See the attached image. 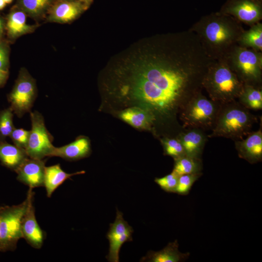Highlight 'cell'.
Listing matches in <instances>:
<instances>
[{
	"mask_svg": "<svg viewBox=\"0 0 262 262\" xmlns=\"http://www.w3.org/2000/svg\"><path fill=\"white\" fill-rule=\"evenodd\" d=\"M239 156L251 164L260 162L262 158V128L251 132L246 139L235 141Z\"/></svg>",
	"mask_w": 262,
	"mask_h": 262,
	"instance_id": "5bb4252c",
	"label": "cell"
},
{
	"mask_svg": "<svg viewBox=\"0 0 262 262\" xmlns=\"http://www.w3.org/2000/svg\"><path fill=\"white\" fill-rule=\"evenodd\" d=\"M30 113L32 128L25 150L32 158L51 157L55 147L52 144L53 137L47 129L42 115L36 111Z\"/></svg>",
	"mask_w": 262,
	"mask_h": 262,
	"instance_id": "ba28073f",
	"label": "cell"
},
{
	"mask_svg": "<svg viewBox=\"0 0 262 262\" xmlns=\"http://www.w3.org/2000/svg\"><path fill=\"white\" fill-rule=\"evenodd\" d=\"M1 19V17H0V20Z\"/></svg>",
	"mask_w": 262,
	"mask_h": 262,
	"instance_id": "f35d334b",
	"label": "cell"
},
{
	"mask_svg": "<svg viewBox=\"0 0 262 262\" xmlns=\"http://www.w3.org/2000/svg\"><path fill=\"white\" fill-rule=\"evenodd\" d=\"M174 165L173 171L178 175L201 173L202 169V161L184 155L174 160Z\"/></svg>",
	"mask_w": 262,
	"mask_h": 262,
	"instance_id": "d4e9b609",
	"label": "cell"
},
{
	"mask_svg": "<svg viewBox=\"0 0 262 262\" xmlns=\"http://www.w3.org/2000/svg\"><path fill=\"white\" fill-rule=\"evenodd\" d=\"M161 142L164 154L173 157L174 160L186 155L181 143L176 137L163 138Z\"/></svg>",
	"mask_w": 262,
	"mask_h": 262,
	"instance_id": "4316f807",
	"label": "cell"
},
{
	"mask_svg": "<svg viewBox=\"0 0 262 262\" xmlns=\"http://www.w3.org/2000/svg\"><path fill=\"white\" fill-rule=\"evenodd\" d=\"M29 187L27 195V205L21 222L22 238L35 249L41 248L45 239V233L40 227L35 215L33 206L34 192Z\"/></svg>",
	"mask_w": 262,
	"mask_h": 262,
	"instance_id": "7c38bea8",
	"label": "cell"
},
{
	"mask_svg": "<svg viewBox=\"0 0 262 262\" xmlns=\"http://www.w3.org/2000/svg\"><path fill=\"white\" fill-rule=\"evenodd\" d=\"M176 137L181 143L186 155L201 159L208 138L204 131L197 128L184 129Z\"/></svg>",
	"mask_w": 262,
	"mask_h": 262,
	"instance_id": "9a60e30c",
	"label": "cell"
},
{
	"mask_svg": "<svg viewBox=\"0 0 262 262\" xmlns=\"http://www.w3.org/2000/svg\"><path fill=\"white\" fill-rule=\"evenodd\" d=\"M243 86L223 59L211 63L202 81L210 98L220 104L237 99Z\"/></svg>",
	"mask_w": 262,
	"mask_h": 262,
	"instance_id": "277c9868",
	"label": "cell"
},
{
	"mask_svg": "<svg viewBox=\"0 0 262 262\" xmlns=\"http://www.w3.org/2000/svg\"><path fill=\"white\" fill-rule=\"evenodd\" d=\"M6 29L9 36L16 38L31 32L33 27L27 24L26 14L21 9L13 11L9 14Z\"/></svg>",
	"mask_w": 262,
	"mask_h": 262,
	"instance_id": "7402d4cb",
	"label": "cell"
},
{
	"mask_svg": "<svg viewBox=\"0 0 262 262\" xmlns=\"http://www.w3.org/2000/svg\"><path fill=\"white\" fill-rule=\"evenodd\" d=\"M4 1L5 2V3L6 4H9L11 2H12V1H13V0H4Z\"/></svg>",
	"mask_w": 262,
	"mask_h": 262,
	"instance_id": "8d00e7d4",
	"label": "cell"
},
{
	"mask_svg": "<svg viewBox=\"0 0 262 262\" xmlns=\"http://www.w3.org/2000/svg\"><path fill=\"white\" fill-rule=\"evenodd\" d=\"M133 232L132 228L124 220L122 213L117 209L115 220L110 224L106 235L109 242V253L106 257L108 262H119L120 248L125 243L132 241Z\"/></svg>",
	"mask_w": 262,
	"mask_h": 262,
	"instance_id": "8fae6325",
	"label": "cell"
},
{
	"mask_svg": "<svg viewBox=\"0 0 262 262\" xmlns=\"http://www.w3.org/2000/svg\"><path fill=\"white\" fill-rule=\"evenodd\" d=\"M118 116L124 121L138 129L151 130L155 126L153 115L147 110L139 107L125 108L119 113Z\"/></svg>",
	"mask_w": 262,
	"mask_h": 262,
	"instance_id": "e0dca14e",
	"label": "cell"
},
{
	"mask_svg": "<svg viewBox=\"0 0 262 262\" xmlns=\"http://www.w3.org/2000/svg\"><path fill=\"white\" fill-rule=\"evenodd\" d=\"M13 111L10 107L0 112V141L10 135L15 128L13 125Z\"/></svg>",
	"mask_w": 262,
	"mask_h": 262,
	"instance_id": "83f0119b",
	"label": "cell"
},
{
	"mask_svg": "<svg viewBox=\"0 0 262 262\" xmlns=\"http://www.w3.org/2000/svg\"><path fill=\"white\" fill-rule=\"evenodd\" d=\"M81 1L84 2L85 4H88L91 0H80Z\"/></svg>",
	"mask_w": 262,
	"mask_h": 262,
	"instance_id": "d590c367",
	"label": "cell"
},
{
	"mask_svg": "<svg viewBox=\"0 0 262 262\" xmlns=\"http://www.w3.org/2000/svg\"><path fill=\"white\" fill-rule=\"evenodd\" d=\"M83 170L73 173H67L61 168L60 164L46 166L44 177V185L47 196L50 197L53 192L66 180L73 176L85 173Z\"/></svg>",
	"mask_w": 262,
	"mask_h": 262,
	"instance_id": "ffe728a7",
	"label": "cell"
},
{
	"mask_svg": "<svg viewBox=\"0 0 262 262\" xmlns=\"http://www.w3.org/2000/svg\"><path fill=\"white\" fill-rule=\"evenodd\" d=\"M189 253H182L179 250L177 240L170 242L162 250L158 251H150L143 257L140 262H179L186 260Z\"/></svg>",
	"mask_w": 262,
	"mask_h": 262,
	"instance_id": "d6986e66",
	"label": "cell"
},
{
	"mask_svg": "<svg viewBox=\"0 0 262 262\" xmlns=\"http://www.w3.org/2000/svg\"><path fill=\"white\" fill-rule=\"evenodd\" d=\"M168 50L160 51L132 75L117 96L125 108L139 107L149 111L157 124L184 129L178 121L188 102L202 91L207 68L214 60L204 50L196 35L188 30L174 36Z\"/></svg>",
	"mask_w": 262,
	"mask_h": 262,
	"instance_id": "6da1fadb",
	"label": "cell"
},
{
	"mask_svg": "<svg viewBox=\"0 0 262 262\" xmlns=\"http://www.w3.org/2000/svg\"><path fill=\"white\" fill-rule=\"evenodd\" d=\"M262 87L244 85L237 100L248 110L262 109Z\"/></svg>",
	"mask_w": 262,
	"mask_h": 262,
	"instance_id": "603a6c76",
	"label": "cell"
},
{
	"mask_svg": "<svg viewBox=\"0 0 262 262\" xmlns=\"http://www.w3.org/2000/svg\"><path fill=\"white\" fill-rule=\"evenodd\" d=\"M221 13L231 16L250 26L262 18V0H228L222 6Z\"/></svg>",
	"mask_w": 262,
	"mask_h": 262,
	"instance_id": "30bf717a",
	"label": "cell"
},
{
	"mask_svg": "<svg viewBox=\"0 0 262 262\" xmlns=\"http://www.w3.org/2000/svg\"><path fill=\"white\" fill-rule=\"evenodd\" d=\"M27 205L26 198L16 205L0 207V251L14 250L22 238L21 222Z\"/></svg>",
	"mask_w": 262,
	"mask_h": 262,
	"instance_id": "52a82bcc",
	"label": "cell"
},
{
	"mask_svg": "<svg viewBox=\"0 0 262 262\" xmlns=\"http://www.w3.org/2000/svg\"><path fill=\"white\" fill-rule=\"evenodd\" d=\"M258 122L256 116L236 100L221 104L212 132L208 138L222 137L236 141L251 132Z\"/></svg>",
	"mask_w": 262,
	"mask_h": 262,
	"instance_id": "3957f363",
	"label": "cell"
},
{
	"mask_svg": "<svg viewBox=\"0 0 262 262\" xmlns=\"http://www.w3.org/2000/svg\"><path fill=\"white\" fill-rule=\"evenodd\" d=\"M208 98L202 91L196 93L186 104L179 115L184 129L212 130L221 106Z\"/></svg>",
	"mask_w": 262,
	"mask_h": 262,
	"instance_id": "8992f818",
	"label": "cell"
},
{
	"mask_svg": "<svg viewBox=\"0 0 262 262\" xmlns=\"http://www.w3.org/2000/svg\"><path fill=\"white\" fill-rule=\"evenodd\" d=\"M27 157L25 149L0 141V161L5 166L15 171Z\"/></svg>",
	"mask_w": 262,
	"mask_h": 262,
	"instance_id": "44dd1931",
	"label": "cell"
},
{
	"mask_svg": "<svg viewBox=\"0 0 262 262\" xmlns=\"http://www.w3.org/2000/svg\"><path fill=\"white\" fill-rule=\"evenodd\" d=\"M36 96L33 80L25 72H22L8 96L10 107L18 117L31 112Z\"/></svg>",
	"mask_w": 262,
	"mask_h": 262,
	"instance_id": "9c48e42d",
	"label": "cell"
},
{
	"mask_svg": "<svg viewBox=\"0 0 262 262\" xmlns=\"http://www.w3.org/2000/svg\"><path fill=\"white\" fill-rule=\"evenodd\" d=\"M179 176L174 171L161 178H155V182L164 191L169 193H176Z\"/></svg>",
	"mask_w": 262,
	"mask_h": 262,
	"instance_id": "f546056e",
	"label": "cell"
},
{
	"mask_svg": "<svg viewBox=\"0 0 262 262\" xmlns=\"http://www.w3.org/2000/svg\"><path fill=\"white\" fill-rule=\"evenodd\" d=\"M245 30L241 35L238 45L257 51L262 50V23L258 22Z\"/></svg>",
	"mask_w": 262,
	"mask_h": 262,
	"instance_id": "cb8c5ba5",
	"label": "cell"
},
{
	"mask_svg": "<svg viewBox=\"0 0 262 262\" xmlns=\"http://www.w3.org/2000/svg\"><path fill=\"white\" fill-rule=\"evenodd\" d=\"M189 30L196 35L204 50L213 60L223 59L238 44L245 31L240 22L219 11L202 16Z\"/></svg>",
	"mask_w": 262,
	"mask_h": 262,
	"instance_id": "7a4b0ae2",
	"label": "cell"
},
{
	"mask_svg": "<svg viewBox=\"0 0 262 262\" xmlns=\"http://www.w3.org/2000/svg\"><path fill=\"white\" fill-rule=\"evenodd\" d=\"M201 174V173H198L179 176L176 193L181 195H187Z\"/></svg>",
	"mask_w": 262,
	"mask_h": 262,
	"instance_id": "f1b7e54d",
	"label": "cell"
},
{
	"mask_svg": "<svg viewBox=\"0 0 262 262\" xmlns=\"http://www.w3.org/2000/svg\"><path fill=\"white\" fill-rule=\"evenodd\" d=\"M6 3L4 0H0V10H2L6 6Z\"/></svg>",
	"mask_w": 262,
	"mask_h": 262,
	"instance_id": "e575fe53",
	"label": "cell"
},
{
	"mask_svg": "<svg viewBox=\"0 0 262 262\" xmlns=\"http://www.w3.org/2000/svg\"></svg>",
	"mask_w": 262,
	"mask_h": 262,
	"instance_id": "74e56055",
	"label": "cell"
},
{
	"mask_svg": "<svg viewBox=\"0 0 262 262\" xmlns=\"http://www.w3.org/2000/svg\"><path fill=\"white\" fill-rule=\"evenodd\" d=\"M8 66V51L5 46L0 43V69L7 70Z\"/></svg>",
	"mask_w": 262,
	"mask_h": 262,
	"instance_id": "1f68e13d",
	"label": "cell"
},
{
	"mask_svg": "<svg viewBox=\"0 0 262 262\" xmlns=\"http://www.w3.org/2000/svg\"><path fill=\"white\" fill-rule=\"evenodd\" d=\"M8 77V70L0 69V87L2 86L5 83Z\"/></svg>",
	"mask_w": 262,
	"mask_h": 262,
	"instance_id": "d6a6232c",
	"label": "cell"
},
{
	"mask_svg": "<svg viewBox=\"0 0 262 262\" xmlns=\"http://www.w3.org/2000/svg\"><path fill=\"white\" fill-rule=\"evenodd\" d=\"M30 131L15 128L9 137L16 147L25 149L29 136Z\"/></svg>",
	"mask_w": 262,
	"mask_h": 262,
	"instance_id": "4dcf8cb0",
	"label": "cell"
},
{
	"mask_svg": "<svg viewBox=\"0 0 262 262\" xmlns=\"http://www.w3.org/2000/svg\"><path fill=\"white\" fill-rule=\"evenodd\" d=\"M4 28V24L2 20L1 19L0 20V37L1 36Z\"/></svg>",
	"mask_w": 262,
	"mask_h": 262,
	"instance_id": "836d02e7",
	"label": "cell"
},
{
	"mask_svg": "<svg viewBox=\"0 0 262 262\" xmlns=\"http://www.w3.org/2000/svg\"><path fill=\"white\" fill-rule=\"evenodd\" d=\"M84 8L81 2L60 0L51 7L49 19L60 23L68 22L75 18Z\"/></svg>",
	"mask_w": 262,
	"mask_h": 262,
	"instance_id": "ac0fdd59",
	"label": "cell"
},
{
	"mask_svg": "<svg viewBox=\"0 0 262 262\" xmlns=\"http://www.w3.org/2000/svg\"><path fill=\"white\" fill-rule=\"evenodd\" d=\"M90 153L91 146L89 139L82 136L68 144L55 147L51 157H59L68 161H75L86 158Z\"/></svg>",
	"mask_w": 262,
	"mask_h": 262,
	"instance_id": "2e32d148",
	"label": "cell"
},
{
	"mask_svg": "<svg viewBox=\"0 0 262 262\" xmlns=\"http://www.w3.org/2000/svg\"><path fill=\"white\" fill-rule=\"evenodd\" d=\"M223 59L244 85L262 87V51L236 45Z\"/></svg>",
	"mask_w": 262,
	"mask_h": 262,
	"instance_id": "5b68a950",
	"label": "cell"
},
{
	"mask_svg": "<svg viewBox=\"0 0 262 262\" xmlns=\"http://www.w3.org/2000/svg\"><path fill=\"white\" fill-rule=\"evenodd\" d=\"M45 162L27 157L15 170L17 180L32 188L43 186Z\"/></svg>",
	"mask_w": 262,
	"mask_h": 262,
	"instance_id": "4fadbf2b",
	"label": "cell"
},
{
	"mask_svg": "<svg viewBox=\"0 0 262 262\" xmlns=\"http://www.w3.org/2000/svg\"><path fill=\"white\" fill-rule=\"evenodd\" d=\"M53 0H19L22 10L33 16H38L47 11Z\"/></svg>",
	"mask_w": 262,
	"mask_h": 262,
	"instance_id": "484cf974",
	"label": "cell"
}]
</instances>
